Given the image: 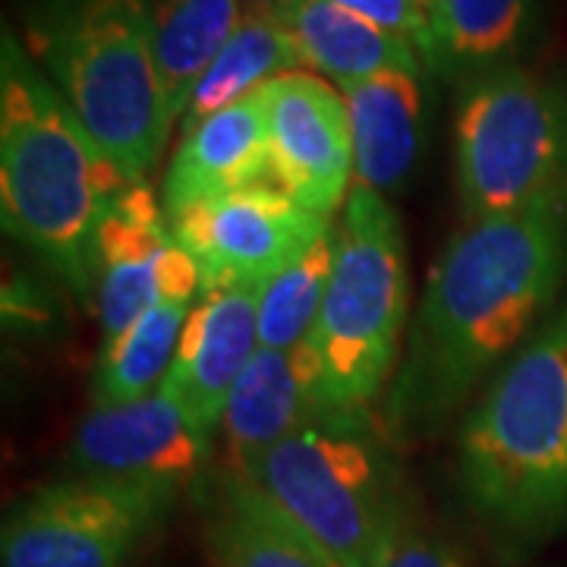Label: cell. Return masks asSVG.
<instances>
[{
    "mask_svg": "<svg viewBox=\"0 0 567 567\" xmlns=\"http://www.w3.org/2000/svg\"><path fill=\"white\" fill-rule=\"evenodd\" d=\"M334 244L338 227L322 234L297 262L265 284L259 297V344L293 350L312 334L334 271Z\"/></svg>",
    "mask_w": 567,
    "mask_h": 567,
    "instance_id": "603a6c76",
    "label": "cell"
},
{
    "mask_svg": "<svg viewBox=\"0 0 567 567\" xmlns=\"http://www.w3.org/2000/svg\"><path fill=\"white\" fill-rule=\"evenodd\" d=\"M29 44L104 155L145 183L174 130L155 61V0H41Z\"/></svg>",
    "mask_w": 567,
    "mask_h": 567,
    "instance_id": "277c9868",
    "label": "cell"
},
{
    "mask_svg": "<svg viewBox=\"0 0 567 567\" xmlns=\"http://www.w3.org/2000/svg\"><path fill=\"white\" fill-rule=\"evenodd\" d=\"M303 66L338 85L369 80L385 70H416L420 51L401 35L350 13L331 0H290L281 17Z\"/></svg>",
    "mask_w": 567,
    "mask_h": 567,
    "instance_id": "e0dca14e",
    "label": "cell"
},
{
    "mask_svg": "<svg viewBox=\"0 0 567 567\" xmlns=\"http://www.w3.org/2000/svg\"><path fill=\"white\" fill-rule=\"evenodd\" d=\"M208 546L215 567H338L259 488L227 473L208 507Z\"/></svg>",
    "mask_w": 567,
    "mask_h": 567,
    "instance_id": "ac0fdd59",
    "label": "cell"
},
{
    "mask_svg": "<svg viewBox=\"0 0 567 567\" xmlns=\"http://www.w3.org/2000/svg\"><path fill=\"white\" fill-rule=\"evenodd\" d=\"M567 281V199L466 221L425 278L385 394L388 439L429 435L543 324Z\"/></svg>",
    "mask_w": 567,
    "mask_h": 567,
    "instance_id": "6da1fadb",
    "label": "cell"
},
{
    "mask_svg": "<svg viewBox=\"0 0 567 567\" xmlns=\"http://www.w3.org/2000/svg\"><path fill=\"white\" fill-rule=\"evenodd\" d=\"M259 183H271L262 85L193 130H183L181 145L164 174L162 203L171 218L186 205L218 199Z\"/></svg>",
    "mask_w": 567,
    "mask_h": 567,
    "instance_id": "9a60e30c",
    "label": "cell"
},
{
    "mask_svg": "<svg viewBox=\"0 0 567 567\" xmlns=\"http://www.w3.org/2000/svg\"><path fill=\"white\" fill-rule=\"evenodd\" d=\"M130 181L92 140L20 39H0V218L3 230L95 297V249Z\"/></svg>",
    "mask_w": 567,
    "mask_h": 567,
    "instance_id": "7a4b0ae2",
    "label": "cell"
},
{
    "mask_svg": "<svg viewBox=\"0 0 567 567\" xmlns=\"http://www.w3.org/2000/svg\"><path fill=\"white\" fill-rule=\"evenodd\" d=\"M271 183L316 215L334 218L357 183L353 136L341 92L293 70L265 82Z\"/></svg>",
    "mask_w": 567,
    "mask_h": 567,
    "instance_id": "8fae6325",
    "label": "cell"
},
{
    "mask_svg": "<svg viewBox=\"0 0 567 567\" xmlns=\"http://www.w3.org/2000/svg\"><path fill=\"white\" fill-rule=\"evenodd\" d=\"M454 177L464 221L567 199V85L495 66L470 82L454 117Z\"/></svg>",
    "mask_w": 567,
    "mask_h": 567,
    "instance_id": "52a82bcc",
    "label": "cell"
},
{
    "mask_svg": "<svg viewBox=\"0 0 567 567\" xmlns=\"http://www.w3.org/2000/svg\"><path fill=\"white\" fill-rule=\"evenodd\" d=\"M372 567H464V561L445 536L432 529L413 495L404 492L375 548Z\"/></svg>",
    "mask_w": 567,
    "mask_h": 567,
    "instance_id": "cb8c5ba5",
    "label": "cell"
},
{
    "mask_svg": "<svg viewBox=\"0 0 567 567\" xmlns=\"http://www.w3.org/2000/svg\"><path fill=\"white\" fill-rule=\"evenodd\" d=\"M265 284L203 290L183 328L162 388L205 432H218L224 406L259 350V297Z\"/></svg>",
    "mask_w": 567,
    "mask_h": 567,
    "instance_id": "5bb4252c",
    "label": "cell"
},
{
    "mask_svg": "<svg viewBox=\"0 0 567 567\" xmlns=\"http://www.w3.org/2000/svg\"><path fill=\"white\" fill-rule=\"evenodd\" d=\"M365 413H324L268 451L246 483L338 567H372L388 520L406 488Z\"/></svg>",
    "mask_w": 567,
    "mask_h": 567,
    "instance_id": "8992f818",
    "label": "cell"
},
{
    "mask_svg": "<svg viewBox=\"0 0 567 567\" xmlns=\"http://www.w3.org/2000/svg\"><path fill=\"white\" fill-rule=\"evenodd\" d=\"M246 10H252V13H265V17H278L281 20L284 13H287V7H290V0H244Z\"/></svg>",
    "mask_w": 567,
    "mask_h": 567,
    "instance_id": "484cf974",
    "label": "cell"
},
{
    "mask_svg": "<svg viewBox=\"0 0 567 567\" xmlns=\"http://www.w3.org/2000/svg\"><path fill=\"white\" fill-rule=\"evenodd\" d=\"M334 244V271L309 334L331 413H365L404 357L410 278L398 212L382 193L353 183Z\"/></svg>",
    "mask_w": 567,
    "mask_h": 567,
    "instance_id": "5b68a950",
    "label": "cell"
},
{
    "mask_svg": "<svg viewBox=\"0 0 567 567\" xmlns=\"http://www.w3.org/2000/svg\"><path fill=\"white\" fill-rule=\"evenodd\" d=\"M457 473L466 502L492 533L529 539L567 524V303L473 404Z\"/></svg>",
    "mask_w": 567,
    "mask_h": 567,
    "instance_id": "3957f363",
    "label": "cell"
},
{
    "mask_svg": "<svg viewBox=\"0 0 567 567\" xmlns=\"http://www.w3.org/2000/svg\"><path fill=\"white\" fill-rule=\"evenodd\" d=\"M174 498L89 476L35 488L3 524V567H126Z\"/></svg>",
    "mask_w": 567,
    "mask_h": 567,
    "instance_id": "ba28073f",
    "label": "cell"
},
{
    "mask_svg": "<svg viewBox=\"0 0 567 567\" xmlns=\"http://www.w3.org/2000/svg\"><path fill=\"white\" fill-rule=\"evenodd\" d=\"M536 0H429L435 66L495 70L533 25Z\"/></svg>",
    "mask_w": 567,
    "mask_h": 567,
    "instance_id": "7402d4cb",
    "label": "cell"
},
{
    "mask_svg": "<svg viewBox=\"0 0 567 567\" xmlns=\"http://www.w3.org/2000/svg\"><path fill=\"white\" fill-rule=\"evenodd\" d=\"M353 136L357 183L391 193L406 181L423 136V82L416 70H385L341 85Z\"/></svg>",
    "mask_w": 567,
    "mask_h": 567,
    "instance_id": "2e32d148",
    "label": "cell"
},
{
    "mask_svg": "<svg viewBox=\"0 0 567 567\" xmlns=\"http://www.w3.org/2000/svg\"><path fill=\"white\" fill-rule=\"evenodd\" d=\"M208 454L212 432L193 423L171 391L155 388L130 404L92 406L73 435L70 464L89 480L181 495Z\"/></svg>",
    "mask_w": 567,
    "mask_h": 567,
    "instance_id": "30bf717a",
    "label": "cell"
},
{
    "mask_svg": "<svg viewBox=\"0 0 567 567\" xmlns=\"http://www.w3.org/2000/svg\"><path fill=\"white\" fill-rule=\"evenodd\" d=\"M334 227L275 183L246 186L171 215V234L193 259L203 290L268 284Z\"/></svg>",
    "mask_w": 567,
    "mask_h": 567,
    "instance_id": "9c48e42d",
    "label": "cell"
},
{
    "mask_svg": "<svg viewBox=\"0 0 567 567\" xmlns=\"http://www.w3.org/2000/svg\"><path fill=\"white\" fill-rule=\"evenodd\" d=\"M171 287L203 290L199 271L183 252L167 208L148 183H130L99 234L95 309L104 338L121 334Z\"/></svg>",
    "mask_w": 567,
    "mask_h": 567,
    "instance_id": "7c38bea8",
    "label": "cell"
},
{
    "mask_svg": "<svg viewBox=\"0 0 567 567\" xmlns=\"http://www.w3.org/2000/svg\"><path fill=\"white\" fill-rule=\"evenodd\" d=\"M244 17V0H155V61L174 126Z\"/></svg>",
    "mask_w": 567,
    "mask_h": 567,
    "instance_id": "ffe728a7",
    "label": "cell"
},
{
    "mask_svg": "<svg viewBox=\"0 0 567 567\" xmlns=\"http://www.w3.org/2000/svg\"><path fill=\"white\" fill-rule=\"evenodd\" d=\"M303 63L297 54V44L290 39L284 20L246 10L244 22L237 25V32L230 35L221 54L215 58V63L205 70V76L196 85L181 126L193 130L196 123L224 111L227 104L240 102L265 82L278 80L284 73H293Z\"/></svg>",
    "mask_w": 567,
    "mask_h": 567,
    "instance_id": "44dd1931",
    "label": "cell"
},
{
    "mask_svg": "<svg viewBox=\"0 0 567 567\" xmlns=\"http://www.w3.org/2000/svg\"><path fill=\"white\" fill-rule=\"evenodd\" d=\"M331 413L322 398V372L306 338L293 350L259 347L224 406L218 435L227 476L249 480L268 451Z\"/></svg>",
    "mask_w": 567,
    "mask_h": 567,
    "instance_id": "4fadbf2b",
    "label": "cell"
},
{
    "mask_svg": "<svg viewBox=\"0 0 567 567\" xmlns=\"http://www.w3.org/2000/svg\"><path fill=\"white\" fill-rule=\"evenodd\" d=\"M199 293L193 287H171L121 334L104 338L92 372V406L130 404L162 388Z\"/></svg>",
    "mask_w": 567,
    "mask_h": 567,
    "instance_id": "d6986e66",
    "label": "cell"
},
{
    "mask_svg": "<svg viewBox=\"0 0 567 567\" xmlns=\"http://www.w3.org/2000/svg\"><path fill=\"white\" fill-rule=\"evenodd\" d=\"M363 20L382 25L388 32L406 39L425 63L435 66V41L429 25V0H331Z\"/></svg>",
    "mask_w": 567,
    "mask_h": 567,
    "instance_id": "d4e9b609",
    "label": "cell"
}]
</instances>
